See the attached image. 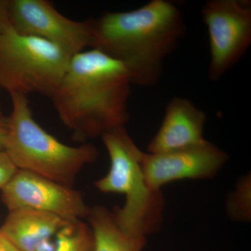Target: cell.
<instances>
[{
    "instance_id": "3",
    "label": "cell",
    "mask_w": 251,
    "mask_h": 251,
    "mask_svg": "<svg viewBox=\"0 0 251 251\" xmlns=\"http://www.w3.org/2000/svg\"><path fill=\"white\" fill-rule=\"evenodd\" d=\"M110 159L108 174L94 184L100 192L120 193L125 203L112 211L117 225L128 235L145 237L161 227L166 201L161 190L149 186L142 167L144 151L125 126L117 127L101 136Z\"/></svg>"
},
{
    "instance_id": "1",
    "label": "cell",
    "mask_w": 251,
    "mask_h": 251,
    "mask_svg": "<svg viewBox=\"0 0 251 251\" xmlns=\"http://www.w3.org/2000/svg\"><path fill=\"white\" fill-rule=\"evenodd\" d=\"M131 85L121 63L92 49L73 56L50 98L73 140L85 142L125 126Z\"/></svg>"
},
{
    "instance_id": "17",
    "label": "cell",
    "mask_w": 251,
    "mask_h": 251,
    "mask_svg": "<svg viewBox=\"0 0 251 251\" xmlns=\"http://www.w3.org/2000/svg\"><path fill=\"white\" fill-rule=\"evenodd\" d=\"M7 131V119L3 116L0 112V151L4 150L5 137Z\"/></svg>"
},
{
    "instance_id": "7",
    "label": "cell",
    "mask_w": 251,
    "mask_h": 251,
    "mask_svg": "<svg viewBox=\"0 0 251 251\" xmlns=\"http://www.w3.org/2000/svg\"><path fill=\"white\" fill-rule=\"evenodd\" d=\"M9 14L11 27L18 34L48 41L71 57L91 47V19L68 18L47 0H9Z\"/></svg>"
},
{
    "instance_id": "14",
    "label": "cell",
    "mask_w": 251,
    "mask_h": 251,
    "mask_svg": "<svg viewBox=\"0 0 251 251\" xmlns=\"http://www.w3.org/2000/svg\"><path fill=\"white\" fill-rule=\"evenodd\" d=\"M229 217L237 222H249L251 219V174L242 176L235 190L229 194L226 202Z\"/></svg>"
},
{
    "instance_id": "13",
    "label": "cell",
    "mask_w": 251,
    "mask_h": 251,
    "mask_svg": "<svg viewBox=\"0 0 251 251\" xmlns=\"http://www.w3.org/2000/svg\"><path fill=\"white\" fill-rule=\"evenodd\" d=\"M94 237L90 225L82 220H66L35 251H94Z\"/></svg>"
},
{
    "instance_id": "4",
    "label": "cell",
    "mask_w": 251,
    "mask_h": 251,
    "mask_svg": "<svg viewBox=\"0 0 251 251\" xmlns=\"http://www.w3.org/2000/svg\"><path fill=\"white\" fill-rule=\"evenodd\" d=\"M10 96L12 110L6 118L3 151L18 170L73 188L81 170L97 161V148L90 143L72 147L61 143L33 118L27 96Z\"/></svg>"
},
{
    "instance_id": "15",
    "label": "cell",
    "mask_w": 251,
    "mask_h": 251,
    "mask_svg": "<svg viewBox=\"0 0 251 251\" xmlns=\"http://www.w3.org/2000/svg\"><path fill=\"white\" fill-rule=\"evenodd\" d=\"M18 170L6 153L0 151V189L6 186Z\"/></svg>"
},
{
    "instance_id": "8",
    "label": "cell",
    "mask_w": 251,
    "mask_h": 251,
    "mask_svg": "<svg viewBox=\"0 0 251 251\" xmlns=\"http://www.w3.org/2000/svg\"><path fill=\"white\" fill-rule=\"evenodd\" d=\"M1 191V201L9 211L29 209L64 219L82 220L90 211L79 191L23 170H18Z\"/></svg>"
},
{
    "instance_id": "10",
    "label": "cell",
    "mask_w": 251,
    "mask_h": 251,
    "mask_svg": "<svg viewBox=\"0 0 251 251\" xmlns=\"http://www.w3.org/2000/svg\"><path fill=\"white\" fill-rule=\"evenodd\" d=\"M205 112L187 99L175 97L168 104L161 127L148 147V153L166 152L202 143Z\"/></svg>"
},
{
    "instance_id": "12",
    "label": "cell",
    "mask_w": 251,
    "mask_h": 251,
    "mask_svg": "<svg viewBox=\"0 0 251 251\" xmlns=\"http://www.w3.org/2000/svg\"><path fill=\"white\" fill-rule=\"evenodd\" d=\"M93 232L94 251H143L147 238L126 234L117 225L112 211L105 206L90 207L87 217Z\"/></svg>"
},
{
    "instance_id": "2",
    "label": "cell",
    "mask_w": 251,
    "mask_h": 251,
    "mask_svg": "<svg viewBox=\"0 0 251 251\" xmlns=\"http://www.w3.org/2000/svg\"><path fill=\"white\" fill-rule=\"evenodd\" d=\"M92 21V49L121 63L132 85L155 86L163 62L186 33L183 15L166 0H152L130 11L108 12Z\"/></svg>"
},
{
    "instance_id": "6",
    "label": "cell",
    "mask_w": 251,
    "mask_h": 251,
    "mask_svg": "<svg viewBox=\"0 0 251 251\" xmlns=\"http://www.w3.org/2000/svg\"><path fill=\"white\" fill-rule=\"evenodd\" d=\"M209 35L208 77L218 81L247 52L251 44V6L239 0H209L202 9Z\"/></svg>"
},
{
    "instance_id": "16",
    "label": "cell",
    "mask_w": 251,
    "mask_h": 251,
    "mask_svg": "<svg viewBox=\"0 0 251 251\" xmlns=\"http://www.w3.org/2000/svg\"><path fill=\"white\" fill-rule=\"evenodd\" d=\"M11 27L9 0H0V34Z\"/></svg>"
},
{
    "instance_id": "19",
    "label": "cell",
    "mask_w": 251,
    "mask_h": 251,
    "mask_svg": "<svg viewBox=\"0 0 251 251\" xmlns=\"http://www.w3.org/2000/svg\"><path fill=\"white\" fill-rule=\"evenodd\" d=\"M0 112H1V108H0Z\"/></svg>"
},
{
    "instance_id": "11",
    "label": "cell",
    "mask_w": 251,
    "mask_h": 251,
    "mask_svg": "<svg viewBox=\"0 0 251 251\" xmlns=\"http://www.w3.org/2000/svg\"><path fill=\"white\" fill-rule=\"evenodd\" d=\"M66 220L49 213L18 209L9 211L0 233L20 251H35Z\"/></svg>"
},
{
    "instance_id": "18",
    "label": "cell",
    "mask_w": 251,
    "mask_h": 251,
    "mask_svg": "<svg viewBox=\"0 0 251 251\" xmlns=\"http://www.w3.org/2000/svg\"><path fill=\"white\" fill-rule=\"evenodd\" d=\"M0 251H20L7 238L0 233Z\"/></svg>"
},
{
    "instance_id": "5",
    "label": "cell",
    "mask_w": 251,
    "mask_h": 251,
    "mask_svg": "<svg viewBox=\"0 0 251 251\" xmlns=\"http://www.w3.org/2000/svg\"><path fill=\"white\" fill-rule=\"evenodd\" d=\"M71 58L57 46L9 27L0 34V87L10 95L39 94L50 97Z\"/></svg>"
},
{
    "instance_id": "9",
    "label": "cell",
    "mask_w": 251,
    "mask_h": 251,
    "mask_svg": "<svg viewBox=\"0 0 251 251\" xmlns=\"http://www.w3.org/2000/svg\"><path fill=\"white\" fill-rule=\"evenodd\" d=\"M228 155L214 144L202 143L166 152H143L142 167L149 186L155 190L180 179H209L217 174Z\"/></svg>"
}]
</instances>
